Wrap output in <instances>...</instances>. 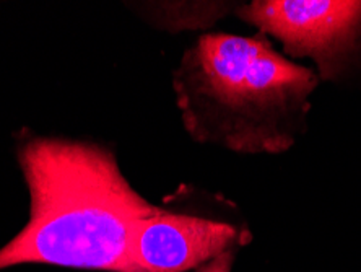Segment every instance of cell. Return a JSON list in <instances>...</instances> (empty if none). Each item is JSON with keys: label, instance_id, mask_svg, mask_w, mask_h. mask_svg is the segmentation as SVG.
I'll return each mask as SVG.
<instances>
[{"label": "cell", "instance_id": "7a4b0ae2", "mask_svg": "<svg viewBox=\"0 0 361 272\" xmlns=\"http://www.w3.org/2000/svg\"><path fill=\"white\" fill-rule=\"evenodd\" d=\"M240 18L281 41L295 57H311L324 78L336 77L361 38V0H261Z\"/></svg>", "mask_w": 361, "mask_h": 272}, {"label": "cell", "instance_id": "6da1fadb", "mask_svg": "<svg viewBox=\"0 0 361 272\" xmlns=\"http://www.w3.org/2000/svg\"><path fill=\"white\" fill-rule=\"evenodd\" d=\"M317 77L281 57L262 35H205L174 76L195 141L241 153L286 152L302 132Z\"/></svg>", "mask_w": 361, "mask_h": 272}, {"label": "cell", "instance_id": "3957f363", "mask_svg": "<svg viewBox=\"0 0 361 272\" xmlns=\"http://www.w3.org/2000/svg\"><path fill=\"white\" fill-rule=\"evenodd\" d=\"M251 235L209 218L158 209L132 237V258L140 272H188L249 243Z\"/></svg>", "mask_w": 361, "mask_h": 272}, {"label": "cell", "instance_id": "277c9868", "mask_svg": "<svg viewBox=\"0 0 361 272\" xmlns=\"http://www.w3.org/2000/svg\"><path fill=\"white\" fill-rule=\"evenodd\" d=\"M236 252H226L197 269V272H231Z\"/></svg>", "mask_w": 361, "mask_h": 272}]
</instances>
